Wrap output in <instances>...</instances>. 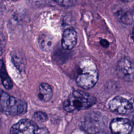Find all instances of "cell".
Returning <instances> with one entry per match:
<instances>
[{
	"instance_id": "1",
	"label": "cell",
	"mask_w": 134,
	"mask_h": 134,
	"mask_svg": "<svg viewBox=\"0 0 134 134\" xmlns=\"http://www.w3.org/2000/svg\"><path fill=\"white\" fill-rule=\"evenodd\" d=\"M98 72L93 61L85 59L80 62L77 68L75 80L77 84L84 89L92 88L97 83Z\"/></svg>"
},
{
	"instance_id": "2",
	"label": "cell",
	"mask_w": 134,
	"mask_h": 134,
	"mask_svg": "<svg viewBox=\"0 0 134 134\" xmlns=\"http://www.w3.org/2000/svg\"><path fill=\"white\" fill-rule=\"evenodd\" d=\"M96 102V99L89 94L80 90L74 91L63 102L64 109L69 113L87 109Z\"/></svg>"
},
{
	"instance_id": "3",
	"label": "cell",
	"mask_w": 134,
	"mask_h": 134,
	"mask_svg": "<svg viewBox=\"0 0 134 134\" xmlns=\"http://www.w3.org/2000/svg\"><path fill=\"white\" fill-rule=\"evenodd\" d=\"M0 110L7 115H19L27 111V104L25 101L3 92L0 94Z\"/></svg>"
},
{
	"instance_id": "4",
	"label": "cell",
	"mask_w": 134,
	"mask_h": 134,
	"mask_svg": "<svg viewBox=\"0 0 134 134\" xmlns=\"http://www.w3.org/2000/svg\"><path fill=\"white\" fill-rule=\"evenodd\" d=\"M10 134H49L45 127H39L35 121L23 119L10 128Z\"/></svg>"
},
{
	"instance_id": "5",
	"label": "cell",
	"mask_w": 134,
	"mask_h": 134,
	"mask_svg": "<svg viewBox=\"0 0 134 134\" xmlns=\"http://www.w3.org/2000/svg\"><path fill=\"white\" fill-rule=\"evenodd\" d=\"M110 110L120 115H128L133 111L132 104L126 98L117 96L110 100L108 104Z\"/></svg>"
},
{
	"instance_id": "6",
	"label": "cell",
	"mask_w": 134,
	"mask_h": 134,
	"mask_svg": "<svg viewBox=\"0 0 134 134\" xmlns=\"http://www.w3.org/2000/svg\"><path fill=\"white\" fill-rule=\"evenodd\" d=\"M118 75L125 81H132L133 79V63L128 57L121 59L117 66Z\"/></svg>"
},
{
	"instance_id": "7",
	"label": "cell",
	"mask_w": 134,
	"mask_h": 134,
	"mask_svg": "<svg viewBox=\"0 0 134 134\" xmlns=\"http://www.w3.org/2000/svg\"><path fill=\"white\" fill-rule=\"evenodd\" d=\"M132 128L130 121L127 118H116L110 124V129L112 134H130Z\"/></svg>"
},
{
	"instance_id": "8",
	"label": "cell",
	"mask_w": 134,
	"mask_h": 134,
	"mask_svg": "<svg viewBox=\"0 0 134 134\" xmlns=\"http://www.w3.org/2000/svg\"><path fill=\"white\" fill-rule=\"evenodd\" d=\"M77 36L76 31L73 28H67L63 33L61 46L66 50L72 49L77 43Z\"/></svg>"
},
{
	"instance_id": "9",
	"label": "cell",
	"mask_w": 134,
	"mask_h": 134,
	"mask_svg": "<svg viewBox=\"0 0 134 134\" xmlns=\"http://www.w3.org/2000/svg\"><path fill=\"white\" fill-rule=\"evenodd\" d=\"M53 95V92L50 86L46 83H41L38 88V97L39 99L44 102L49 101Z\"/></svg>"
},
{
	"instance_id": "10",
	"label": "cell",
	"mask_w": 134,
	"mask_h": 134,
	"mask_svg": "<svg viewBox=\"0 0 134 134\" xmlns=\"http://www.w3.org/2000/svg\"><path fill=\"white\" fill-rule=\"evenodd\" d=\"M115 16L124 24L129 25L133 22V13L130 10L119 8L115 12Z\"/></svg>"
},
{
	"instance_id": "11",
	"label": "cell",
	"mask_w": 134,
	"mask_h": 134,
	"mask_svg": "<svg viewBox=\"0 0 134 134\" xmlns=\"http://www.w3.org/2000/svg\"><path fill=\"white\" fill-rule=\"evenodd\" d=\"M0 79L6 89L10 90L13 87V82L7 72L4 63L2 60H0Z\"/></svg>"
},
{
	"instance_id": "12",
	"label": "cell",
	"mask_w": 134,
	"mask_h": 134,
	"mask_svg": "<svg viewBox=\"0 0 134 134\" xmlns=\"http://www.w3.org/2000/svg\"><path fill=\"white\" fill-rule=\"evenodd\" d=\"M48 117L47 115L45 113L41 111H38L35 112L32 116L34 121L38 123H42L45 122L48 120Z\"/></svg>"
},
{
	"instance_id": "13",
	"label": "cell",
	"mask_w": 134,
	"mask_h": 134,
	"mask_svg": "<svg viewBox=\"0 0 134 134\" xmlns=\"http://www.w3.org/2000/svg\"><path fill=\"white\" fill-rule=\"evenodd\" d=\"M40 46L42 48H46L47 47H50L51 44V41L49 37L47 35H42L40 38Z\"/></svg>"
},
{
	"instance_id": "14",
	"label": "cell",
	"mask_w": 134,
	"mask_h": 134,
	"mask_svg": "<svg viewBox=\"0 0 134 134\" xmlns=\"http://www.w3.org/2000/svg\"><path fill=\"white\" fill-rule=\"evenodd\" d=\"M6 38L4 35L0 32V56L3 53L6 47Z\"/></svg>"
},
{
	"instance_id": "15",
	"label": "cell",
	"mask_w": 134,
	"mask_h": 134,
	"mask_svg": "<svg viewBox=\"0 0 134 134\" xmlns=\"http://www.w3.org/2000/svg\"><path fill=\"white\" fill-rule=\"evenodd\" d=\"M54 1L59 5L64 7H70L74 4V0H54Z\"/></svg>"
},
{
	"instance_id": "16",
	"label": "cell",
	"mask_w": 134,
	"mask_h": 134,
	"mask_svg": "<svg viewBox=\"0 0 134 134\" xmlns=\"http://www.w3.org/2000/svg\"><path fill=\"white\" fill-rule=\"evenodd\" d=\"M100 44L104 48H107L109 45V42L106 39H101L100 41Z\"/></svg>"
},
{
	"instance_id": "17",
	"label": "cell",
	"mask_w": 134,
	"mask_h": 134,
	"mask_svg": "<svg viewBox=\"0 0 134 134\" xmlns=\"http://www.w3.org/2000/svg\"><path fill=\"white\" fill-rule=\"evenodd\" d=\"M95 134H107V133L105 132H98Z\"/></svg>"
},
{
	"instance_id": "18",
	"label": "cell",
	"mask_w": 134,
	"mask_h": 134,
	"mask_svg": "<svg viewBox=\"0 0 134 134\" xmlns=\"http://www.w3.org/2000/svg\"><path fill=\"white\" fill-rule=\"evenodd\" d=\"M120 1H123V2H129L132 1V0H120Z\"/></svg>"
},
{
	"instance_id": "19",
	"label": "cell",
	"mask_w": 134,
	"mask_h": 134,
	"mask_svg": "<svg viewBox=\"0 0 134 134\" xmlns=\"http://www.w3.org/2000/svg\"><path fill=\"white\" fill-rule=\"evenodd\" d=\"M10 1H17V0H10Z\"/></svg>"
}]
</instances>
